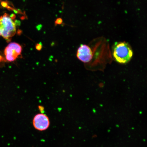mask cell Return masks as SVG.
Segmentation results:
<instances>
[{
  "mask_svg": "<svg viewBox=\"0 0 147 147\" xmlns=\"http://www.w3.org/2000/svg\"><path fill=\"white\" fill-rule=\"evenodd\" d=\"M130 46L125 42H117L113 48V55L115 60L121 64L128 63L133 56Z\"/></svg>",
  "mask_w": 147,
  "mask_h": 147,
  "instance_id": "cell-1",
  "label": "cell"
},
{
  "mask_svg": "<svg viewBox=\"0 0 147 147\" xmlns=\"http://www.w3.org/2000/svg\"><path fill=\"white\" fill-rule=\"evenodd\" d=\"M16 32V25L8 14L0 16V36L9 41Z\"/></svg>",
  "mask_w": 147,
  "mask_h": 147,
  "instance_id": "cell-2",
  "label": "cell"
},
{
  "mask_svg": "<svg viewBox=\"0 0 147 147\" xmlns=\"http://www.w3.org/2000/svg\"><path fill=\"white\" fill-rule=\"evenodd\" d=\"M22 47L19 44L12 42L5 47L4 54L5 59L9 62L14 61L21 55Z\"/></svg>",
  "mask_w": 147,
  "mask_h": 147,
  "instance_id": "cell-3",
  "label": "cell"
},
{
  "mask_svg": "<svg viewBox=\"0 0 147 147\" xmlns=\"http://www.w3.org/2000/svg\"><path fill=\"white\" fill-rule=\"evenodd\" d=\"M33 126L36 129L40 131H45L50 126V122L49 117L43 113H38L33 119Z\"/></svg>",
  "mask_w": 147,
  "mask_h": 147,
  "instance_id": "cell-4",
  "label": "cell"
},
{
  "mask_svg": "<svg viewBox=\"0 0 147 147\" xmlns=\"http://www.w3.org/2000/svg\"><path fill=\"white\" fill-rule=\"evenodd\" d=\"M77 58L84 63L91 61L93 58V54L91 48L86 45H81L77 51Z\"/></svg>",
  "mask_w": 147,
  "mask_h": 147,
  "instance_id": "cell-5",
  "label": "cell"
},
{
  "mask_svg": "<svg viewBox=\"0 0 147 147\" xmlns=\"http://www.w3.org/2000/svg\"><path fill=\"white\" fill-rule=\"evenodd\" d=\"M63 22V20L61 18H59L57 19L55 22V25H60Z\"/></svg>",
  "mask_w": 147,
  "mask_h": 147,
  "instance_id": "cell-6",
  "label": "cell"
},
{
  "mask_svg": "<svg viewBox=\"0 0 147 147\" xmlns=\"http://www.w3.org/2000/svg\"><path fill=\"white\" fill-rule=\"evenodd\" d=\"M42 45L41 43L37 44L36 46V48L38 51L41 50L42 49Z\"/></svg>",
  "mask_w": 147,
  "mask_h": 147,
  "instance_id": "cell-7",
  "label": "cell"
},
{
  "mask_svg": "<svg viewBox=\"0 0 147 147\" xmlns=\"http://www.w3.org/2000/svg\"><path fill=\"white\" fill-rule=\"evenodd\" d=\"M16 26H19L21 25V22H20L19 21H18V20H16L15 22H14Z\"/></svg>",
  "mask_w": 147,
  "mask_h": 147,
  "instance_id": "cell-8",
  "label": "cell"
},
{
  "mask_svg": "<svg viewBox=\"0 0 147 147\" xmlns=\"http://www.w3.org/2000/svg\"><path fill=\"white\" fill-rule=\"evenodd\" d=\"M10 17L12 20H14L16 18V16L15 15L12 14L10 16Z\"/></svg>",
  "mask_w": 147,
  "mask_h": 147,
  "instance_id": "cell-9",
  "label": "cell"
},
{
  "mask_svg": "<svg viewBox=\"0 0 147 147\" xmlns=\"http://www.w3.org/2000/svg\"><path fill=\"white\" fill-rule=\"evenodd\" d=\"M42 28V25H39L37 26H36V28L38 30H39L41 29Z\"/></svg>",
  "mask_w": 147,
  "mask_h": 147,
  "instance_id": "cell-10",
  "label": "cell"
}]
</instances>
